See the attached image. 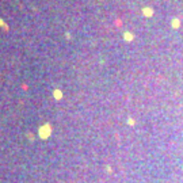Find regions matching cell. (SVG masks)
<instances>
[{
    "label": "cell",
    "mask_w": 183,
    "mask_h": 183,
    "mask_svg": "<svg viewBox=\"0 0 183 183\" xmlns=\"http://www.w3.org/2000/svg\"><path fill=\"white\" fill-rule=\"evenodd\" d=\"M49 134H50V129H49V125H45V126H42V128L39 129V136H41L42 138H46Z\"/></svg>",
    "instance_id": "1"
},
{
    "label": "cell",
    "mask_w": 183,
    "mask_h": 183,
    "mask_svg": "<svg viewBox=\"0 0 183 183\" xmlns=\"http://www.w3.org/2000/svg\"><path fill=\"white\" fill-rule=\"evenodd\" d=\"M0 26H3L4 29H8V26H7V24H4V22H3L1 18H0Z\"/></svg>",
    "instance_id": "3"
},
{
    "label": "cell",
    "mask_w": 183,
    "mask_h": 183,
    "mask_svg": "<svg viewBox=\"0 0 183 183\" xmlns=\"http://www.w3.org/2000/svg\"><path fill=\"white\" fill-rule=\"evenodd\" d=\"M54 96L57 98V99H60L61 98V92L60 91H54Z\"/></svg>",
    "instance_id": "2"
}]
</instances>
